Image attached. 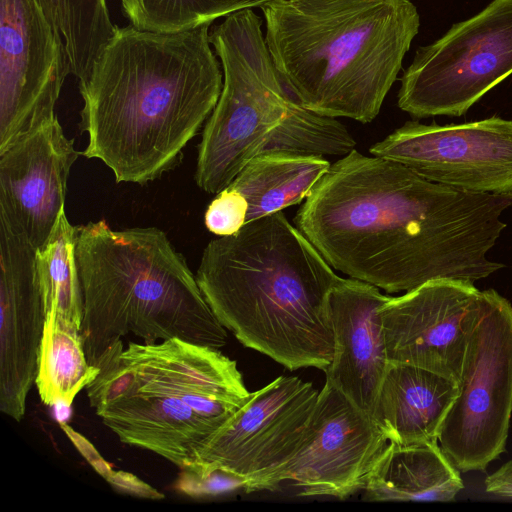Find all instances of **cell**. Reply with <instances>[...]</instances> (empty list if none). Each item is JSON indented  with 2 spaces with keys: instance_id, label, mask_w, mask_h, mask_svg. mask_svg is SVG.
Listing matches in <instances>:
<instances>
[{
  "instance_id": "4",
  "label": "cell",
  "mask_w": 512,
  "mask_h": 512,
  "mask_svg": "<svg viewBox=\"0 0 512 512\" xmlns=\"http://www.w3.org/2000/svg\"><path fill=\"white\" fill-rule=\"evenodd\" d=\"M265 41L288 91L307 109L369 123L418 34L410 0H270Z\"/></svg>"
},
{
  "instance_id": "11",
  "label": "cell",
  "mask_w": 512,
  "mask_h": 512,
  "mask_svg": "<svg viewBox=\"0 0 512 512\" xmlns=\"http://www.w3.org/2000/svg\"><path fill=\"white\" fill-rule=\"evenodd\" d=\"M388 443L368 413L325 382L299 449L254 491L291 481L303 496L346 499L364 489Z\"/></svg>"
},
{
  "instance_id": "9",
  "label": "cell",
  "mask_w": 512,
  "mask_h": 512,
  "mask_svg": "<svg viewBox=\"0 0 512 512\" xmlns=\"http://www.w3.org/2000/svg\"><path fill=\"white\" fill-rule=\"evenodd\" d=\"M481 296L460 392L438 437L462 472H484L505 451L512 416V305L494 289Z\"/></svg>"
},
{
  "instance_id": "15",
  "label": "cell",
  "mask_w": 512,
  "mask_h": 512,
  "mask_svg": "<svg viewBox=\"0 0 512 512\" xmlns=\"http://www.w3.org/2000/svg\"><path fill=\"white\" fill-rule=\"evenodd\" d=\"M37 248L0 216V410L21 421L44 327Z\"/></svg>"
},
{
  "instance_id": "1",
  "label": "cell",
  "mask_w": 512,
  "mask_h": 512,
  "mask_svg": "<svg viewBox=\"0 0 512 512\" xmlns=\"http://www.w3.org/2000/svg\"><path fill=\"white\" fill-rule=\"evenodd\" d=\"M510 206L512 197L458 190L353 149L330 165L294 221L332 268L397 293L501 269L487 254Z\"/></svg>"
},
{
  "instance_id": "25",
  "label": "cell",
  "mask_w": 512,
  "mask_h": 512,
  "mask_svg": "<svg viewBox=\"0 0 512 512\" xmlns=\"http://www.w3.org/2000/svg\"><path fill=\"white\" fill-rule=\"evenodd\" d=\"M247 211L245 200L226 187L208 205L204 215L205 226L218 237L233 235L247 224Z\"/></svg>"
},
{
  "instance_id": "22",
  "label": "cell",
  "mask_w": 512,
  "mask_h": 512,
  "mask_svg": "<svg viewBox=\"0 0 512 512\" xmlns=\"http://www.w3.org/2000/svg\"><path fill=\"white\" fill-rule=\"evenodd\" d=\"M75 247L76 226L63 207L49 239L37 249L38 278L44 315L55 312L81 331L84 302Z\"/></svg>"
},
{
  "instance_id": "21",
  "label": "cell",
  "mask_w": 512,
  "mask_h": 512,
  "mask_svg": "<svg viewBox=\"0 0 512 512\" xmlns=\"http://www.w3.org/2000/svg\"><path fill=\"white\" fill-rule=\"evenodd\" d=\"M35 385L47 406L69 408L99 374L86 357L81 331L55 312L45 313Z\"/></svg>"
},
{
  "instance_id": "26",
  "label": "cell",
  "mask_w": 512,
  "mask_h": 512,
  "mask_svg": "<svg viewBox=\"0 0 512 512\" xmlns=\"http://www.w3.org/2000/svg\"><path fill=\"white\" fill-rule=\"evenodd\" d=\"M106 481L114 488L132 496L154 500L164 498V494L129 472L113 470Z\"/></svg>"
},
{
  "instance_id": "12",
  "label": "cell",
  "mask_w": 512,
  "mask_h": 512,
  "mask_svg": "<svg viewBox=\"0 0 512 512\" xmlns=\"http://www.w3.org/2000/svg\"><path fill=\"white\" fill-rule=\"evenodd\" d=\"M374 156L458 190L512 197V120L408 121L370 148Z\"/></svg>"
},
{
  "instance_id": "23",
  "label": "cell",
  "mask_w": 512,
  "mask_h": 512,
  "mask_svg": "<svg viewBox=\"0 0 512 512\" xmlns=\"http://www.w3.org/2000/svg\"><path fill=\"white\" fill-rule=\"evenodd\" d=\"M53 28L60 33L79 82L90 74L94 60L114 35L106 0H37Z\"/></svg>"
},
{
  "instance_id": "3",
  "label": "cell",
  "mask_w": 512,
  "mask_h": 512,
  "mask_svg": "<svg viewBox=\"0 0 512 512\" xmlns=\"http://www.w3.org/2000/svg\"><path fill=\"white\" fill-rule=\"evenodd\" d=\"M195 276L218 321L245 347L290 371L330 365L328 298L341 277L282 211L210 241Z\"/></svg>"
},
{
  "instance_id": "28",
  "label": "cell",
  "mask_w": 512,
  "mask_h": 512,
  "mask_svg": "<svg viewBox=\"0 0 512 512\" xmlns=\"http://www.w3.org/2000/svg\"><path fill=\"white\" fill-rule=\"evenodd\" d=\"M485 488L489 493L512 498V460L485 479Z\"/></svg>"
},
{
  "instance_id": "5",
  "label": "cell",
  "mask_w": 512,
  "mask_h": 512,
  "mask_svg": "<svg viewBox=\"0 0 512 512\" xmlns=\"http://www.w3.org/2000/svg\"><path fill=\"white\" fill-rule=\"evenodd\" d=\"M86 387L90 406L125 444L151 451L180 470L250 395L236 361L219 349L171 338L122 339L98 359Z\"/></svg>"
},
{
  "instance_id": "20",
  "label": "cell",
  "mask_w": 512,
  "mask_h": 512,
  "mask_svg": "<svg viewBox=\"0 0 512 512\" xmlns=\"http://www.w3.org/2000/svg\"><path fill=\"white\" fill-rule=\"evenodd\" d=\"M330 165L322 156L265 153L250 160L227 187L245 200L249 223L302 202Z\"/></svg>"
},
{
  "instance_id": "6",
  "label": "cell",
  "mask_w": 512,
  "mask_h": 512,
  "mask_svg": "<svg viewBox=\"0 0 512 512\" xmlns=\"http://www.w3.org/2000/svg\"><path fill=\"white\" fill-rule=\"evenodd\" d=\"M75 254L91 365L128 334L145 344L179 338L220 349L227 343L226 328L164 231L89 222L76 226Z\"/></svg>"
},
{
  "instance_id": "19",
  "label": "cell",
  "mask_w": 512,
  "mask_h": 512,
  "mask_svg": "<svg viewBox=\"0 0 512 512\" xmlns=\"http://www.w3.org/2000/svg\"><path fill=\"white\" fill-rule=\"evenodd\" d=\"M464 488L459 470L438 441L389 442L364 487L365 501H453Z\"/></svg>"
},
{
  "instance_id": "24",
  "label": "cell",
  "mask_w": 512,
  "mask_h": 512,
  "mask_svg": "<svg viewBox=\"0 0 512 512\" xmlns=\"http://www.w3.org/2000/svg\"><path fill=\"white\" fill-rule=\"evenodd\" d=\"M270 0H120L122 13L138 29L174 32L212 24L218 18Z\"/></svg>"
},
{
  "instance_id": "27",
  "label": "cell",
  "mask_w": 512,
  "mask_h": 512,
  "mask_svg": "<svg viewBox=\"0 0 512 512\" xmlns=\"http://www.w3.org/2000/svg\"><path fill=\"white\" fill-rule=\"evenodd\" d=\"M60 427L69 437L71 442L77 447L78 451L84 456V458L90 463V465L105 479L109 477L113 469L111 466L101 457L98 451L93 445L82 435L77 433L72 427L66 423H61Z\"/></svg>"
},
{
  "instance_id": "14",
  "label": "cell",
  "mask_w": 512,
  "mask_h": 512,
  "mask_svg": "<svg viewBox=\"0 0 512 512\" xmlns=\"http://www.w3.org/2000/svg\"><path fill=\"white\" fill-rule=\"evenodd\" d=\"M481 299L474 283L450 279L389 297L380 308L389 363L418 366L460 383Z\"/></svg>"
},
{
  "instance_id": "17",
  "label": "cell",
  "mask_w": 512,
  "mask_h": 512,
  "mask_svg": "<svg viewBox=\"0 0 512 512\" xmlns=\"http://www.w3.org/2000/svg\"><path fill=\"white\" fill-rule=\"evenodd\" d=\"M388 299L376 286L353 278H341L328 298L334 354L325 382L370 416L389 366L380 316Z\"/></svg>"
},
{
  "instance_id": "2",
  "label": "cell",
  "mask_w": 512,
  "mask_h": 512,
  "mask_svg": "<svg viewBox=\"0 0 512 512\" xmlns=\"http://www.w3.org/2000/svg\"><path fill=\"white\" fill-rule=\"evenodd\" d=\"M155 32L118 27L79 82L83 152L117 183L147 184L174 169L220 97L209 27Z\"/></svg>"
},
{
  "instance_id": "18",
  "label": "cell",
  "mask_w": 512,
  "mask_h": 512,
  "mask_svg": "<svg viewBox=\"0 0 512 512\" xmlns=\"http://www.w3.org/2000/svg\"><path fill=\"white\" fill-rule=\"evenodd\" d=\"M459 392V383L446 376L418 366L389 363L371 416L389 442H435Z\"/></svg>"
},
{
  "instance_id": "10",
  "label": "cell",
  "mask_w": 512,
  "mask_h": 512,
  "mask_svg": "<svg viewBox=\"0 0 512 512\" xmlns=\"http://www.w3.org/2000/svg\"><path fill=\"white\" fill-rule=\"evenodd\" d=\"M319 390L295 376H279L248 398L183 470L198 478L221 472L247 493L299 449Z\"/></svg>"
},
{
  "instance_id": "13",
  "label": "cell",
  "mask_w": 512,
  "mask_h": 512,
  "mask_svg": "<svg viewBox=\"0 0 512 512\" xmlns=\"http://www.w3.org/2000/svg\"><path fill=\"white\" fill-rule=\"evenodd\" d=\"M70 64L37 0H0V151L52 121Z\"/></svg>"
},
{
  "instance_id": "8",
  "label": "cell",
  "mask_w": 512,
  "mask_h": 512,
  "mask_svg": "<svg viewBox=\"0 0 512 512\" xmlns=\"http://www.w3.org/2000/svg\"><path fill=\"white\" fill-rule=\"evenodd\" d=\"M511 74L512 0H492L417 49L400 79L397 104L419 119L460 117Z\"/></svg>"
},
{
  "instance_id": "7",
  "label": "cell",
  "mask_w": 512,
  "mask_h": 512,
  "mask_svg": "<svg viewBox=\"0 0 512 512\" xmlns=\"http://www.w3.org/2000/svg\"><path fill=\"white\" fill-rule=\"evenodd\" d=\"M261 26L256 12L246 8L227 15L210 33L223 87L198 145L194 179L207 193L225 189L254 157L277 153L281 130L300 103L281 81Z\"/></svg>"
},
{
  "instance_id": "16",
  "label": "cell",
  "mask_w": 512,
  "mask_h": 512,
  "mask_svg": "<svg viewBox=\"0 0 512 512\" xmlns=\"http://www.w3.org/2000/svg\"><path fill=\"white\" fill-rule=\"evenodd\" d=\"M80 154L57 117L0 151V216L37 249L65 207L68 177Z\"/></svg>"
}]
</instances>
